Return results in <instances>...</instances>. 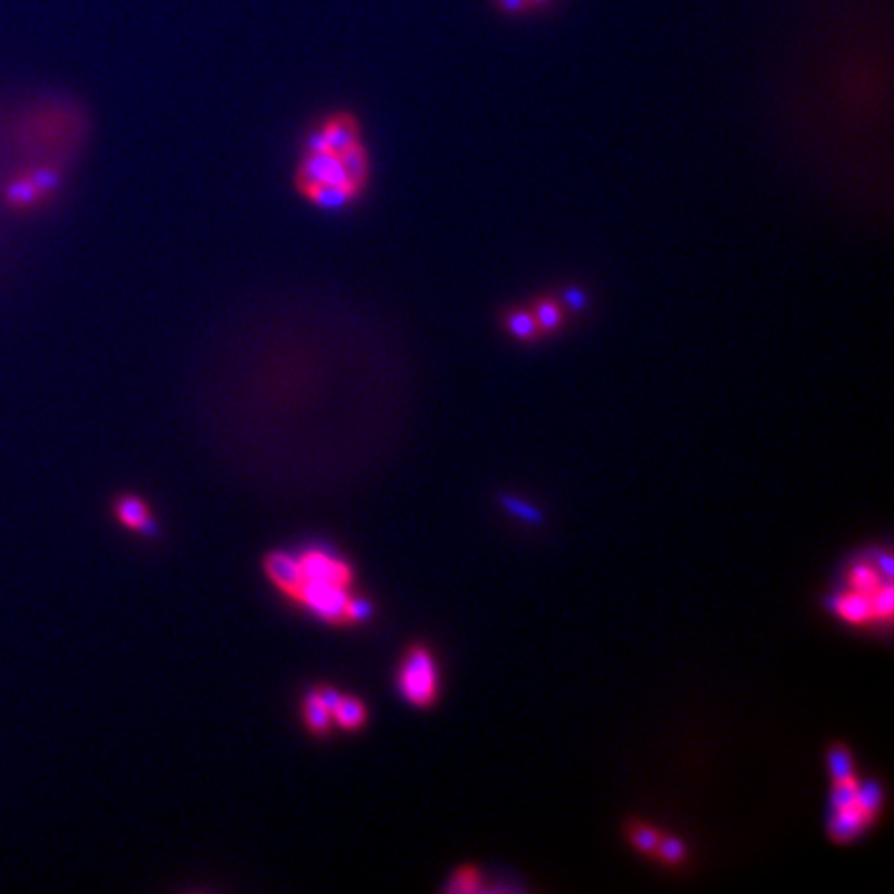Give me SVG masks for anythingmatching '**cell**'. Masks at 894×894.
I'll return each mask as SVG.
<instances>
[{
  "mask_svg": "<svg viewBox=\"0 0 894 894\" xmlns=\"http://www.w3.org/2000/svg\"><path fill=\"white\" fill-rule=\"evenodd\" d=\"M114 514L118 518V522L123 524L125 528L141 532L146 537H153L158 526L152 520V512L148 507V503L143 502L137 495H123L114 503Z\"/></svg>",
  "mask_w": 894,
  "mask_h": 894,
  "instance_id": "cell-6",
  "label": "cell"
},
{
  "mask_svg": "<svg viewBox=\"0 0 894 894\" xmlns=\"http://www.w3.org/2000/svg\"><path fill=\"white\" fill-rule=\"evenodd\" d=\"M530 311L539 324V328L546 333H557L566 328L567 324V309L562 303L559 294H543L539 299L532 301Z\"/></svg>",
  "mask_w": 894,
  "mask_h": 894,
  "instance_id": "cell-9",
  "label": "cell"
},
{
  "mask_svg": "<svg viewBox=\"0 0 894 894\" xmlns=\"http://www.w3.org/2000/svg\"><path fill=\"white\" fill-rule=\"evenodd\" d=\"M331 719L344 731H358L367 722V706L356 696H342L331 713Z\"/></svg>",
  "mask_w": 894,
  "mask_h": 894,
  "instance_id": "cell-14",
  "label": "cell"
},
{
  "mask_svg": "<svg viewBox=\"0 0 894 894\" xmlns=\"http://www.w3.org/2000/svg\"><path fill=\"white\" fill-rule=\"evenodd\" d=\"M546 0H528V4H543Z\"/></svg>",
  "mask_w": 894,
  "mask_h": 894,
  "instance_id": "cell-24",
  "label": "cell"
},
{
  "mask_svg": "<svg viewBox=\"0 0 894 894\" xmlns=\"http://www.w3.org/2000/svg\"><path fill=\"white\" fill-rule=\"evenodd\" d=\"M395 685L400 696L416 708H431L441 692V676L436 656L425 646L415 644L402 656Z\"/></svg>",
  "mask_w": 894,
  "mask_h": 894,
  "instance_id": "cell-3",
  "label": "cell"
},
{
  "mask_svg": "<svg viewBox=\"0 0 894 894\" xmlns=\"http://www.w3.org/2000/svg\"><path fill=\"white\" fill-rule=\"evenodd\" d=\"M653 859L658 861L663 868L677 870V868H681V866L688 861V847H685V843H683L681 839L671 836V834H663V839H660V843H658V847H656Z\"/></svg>",
  "mask_w": 894,
  "mask_h": 894,
  "instance_id": "cell-16",
  "label": "cell"
},
{
  "mask_svg": "<svg viewBox=\"0 0 894 894\" xmlns=\"http://www.w3.org/2000/svg\"><path fill=\"white\" fill-rule=\"evenodd\" d=\"M61 185V175L54 166H34L15 176L7 189L4 199L15 210H32L52 196Z\"/></svg>",
  "mask_w": 894,
  "mask_h": 894,
  "instance_id": "cell-4",
  "label": "cell"
},
{
  "mask_svg": "<svg viewBox=\"0 0 894 894\" xmlns=\"http://www.w3.org/2000/svg\"><path fill=\"white\" fill-rule=\"evenodd\" d=\"M340 164L344 168V175L349 176L350 182L356 185L358 189H365L367 176H369V155L363 146V141L347 148L344 152L338 153Z\"/></svg>",
  "mask_w": 894,
  "mask_h": 894,
  "instance_id": "cell-13",
  "label": "cell"
},
{
  "mask_svg": "<svg viewBox=\"0 0 894 894\" xmlns=\"http://www.w3.org/2000/svg\"><path fill=\"white\" fill-rule=\"evenodd\" d=\"M372 615V603H369L367 599L358 596V594H352L349 607H347V626H352V624H363V621H367Z\"/></svg>",
  "mask_w": 894,
  "mask_h": 894,
  "instance_id": "cell-19",
  "label": "cell"
},
{
  "mask_svg": "<svg viewBox=\"0 0 894 894\" xmlns=\"http://www.w3.org/2000/svg\"><path fill=\"white\" fill-rule=\"evenodd\" d=\"M482 889V873L475 866H459L456 872L450 876V884L445 886L448 893H479Z\"/></svg>",
  "mask_w": 894,
  "mask_h": 894,
  "instance_id": "cell-17",
  "label": "cell"
},
{
  "mask_svg": "<svg viewBox=\"0 0 894 894\" xmlns=\"http://www.w3.org/2000/svg\"><path fill=\"white\" fill-rule=\"evenodd\" d=\"M319 131L324 133L329 150L333 153L344 152L347 148L361 141V127L349 112H340L326 118L319 125Z\"/></svg>",
  "mask_w": 894,
  "mask_h": 894,
  "instance_id": "cell-7",
  "label": "cell"
},
{
  "mask_svg": "<svg viewBox=\"0 0 894 894\" xmlns=\"http://www.w3.org/2000/svg\"><path fill=\"white\" fill-rule=\"evenodd\" d=\"M884 807V791L873 779L861 781L857 795L849 804L832 807L829 816L830 841L839 845H851L859 841L866 832L876 827Z\"/></svg>",
  "mask_w": 894,
  "mask_h": 894,
  "instance_id": "cell-2",
  "label": "cell"
},
{
  "mask_svg": "<svg viewBox=\"0 0 894 894\" xmlns=\"http://www.w3.org/2000/svg\"><path fill=\"white\" fill-rule=\"evenodd\" d=\"M498 2H500L503 11H507V13H520L528 7V0H498Z\"/></svg>",
  "mask_w": 894,
  "mask_h": 894,
  "instance_id": "cell-23",
  "label": "cell"
},
{
  "mask_svg": "<svg viewBox=\"0 0 894 894\" xmlns=\"http://www.w3.org/2000/svg\"><path fill=\"white\" fill-rule=\"evenodd\" d=\"M624 832H626V841L630 843V847L635 853H640L644 857H651V859L655 857L656 847H658V843L665 834V832H660L656 827L644 822V820L628 822Z\"/></svg>",
  "mask_w": 894,
  "mask_h": 894,
  "instance_id": "cell-12",
  "label": "cell"
},
{
  "mask_svg": "<svg viewBox=\"0 0 894 894\" xmlns=\"http://www.w3.org/2000/svg\"><path fill=\"white\" fill-rule=\"evenodd\" d=\"M827 760H829L830 781L841 779V777H849L855 772V764H853L849 747H845L843 743L830 745Z\"/></svg>",
  "mask_w": 894,
  "mask_h": 894,
  "instance_id": "cell-18",
  "label": "cell"
},
{
  "mask_svg": "<svg viewBox=\"0 0 894 894\" xmlns=\"http://www.w3.org/2000/svg\"><path fill=\"white\" fill-rule=\"evenodd\" d=\"M265 574L288 599L294 594L299 584V564L297 555L286 551H274L265 557Z\"/></svg>",
  "mask_w": 894,
  "mask_h": 894,
  "instance_id": "cell-8",
  "label": "cell"
},
{
  "mask_svg": "<svg viewBox=\"0 0 894 894\" xmlns=\"http://www.w3.org/2000/svg\"><path fill=\"white\" fill-rule=\"evenodd\" d=\"M303 719H305L309 733H313L315 738L328 735L329 729H331V720H333L331 719V713L317 700L313 690L303 700Z\"/></svg>",
  "mask_w": 894,
  "mask_h": 894,
  "instance_id": "cell-15",
  "label": "cell"
},
{
  "mask_svg": "<svg viewBox=\"0 0 894 894\" xmlns=\"http://www.w3.org/2000/svg\"><path fill=\"white\" fill-rule=\"evenodd\" d=\"M299 584L290 596L297 605L331 626H347L354 571L328 546H309L297 555Z\"/></svg>",
  "mask_w": 894,
  "mask_h": 894,
  "instance_id": "cell-1",
  "label": "cell"
},
{
  "mask_svg": "<svg viewBox=\"0 0 894 894\" xmlns=\"http://www.w3.org/2000/svg\"><path fill=\"white\" fill-rule=\"evenodd\" d=\"M313 692H315L317 700L328 708L329 713H333V708L338 706V702L342 698V694H340L336 688H331V685H319V688H315Z\"/></svg>",
  "mask_w": 894,
  "mask_h": 894,
  "instance_id": "cell-22",
  "label": "cell"
},
{
  "mask_svg": "<svg viewBox=\"0 0 894 894\" xmlns=\"http://www.w3.org/2000/svg\"><path fill=\"white\" fill-rule=\"evenodd\" d=\"M299 193L309 199L311 203H315L317 207H324V210L347 207L354 199L361 197L356 191L347 189V187H338V185H315V187H306Z\"/></svg>",
  "mask_w": 894,
  "mask_h": 894,
  "instance_id": "cell-11",
  "label": "cell"
},
{
  "mask_svg": "<svg viewBox=\"0 0 894 894\" xmlns=\"http://www.w3.org/2000/svg\"><path fill=\"white\" fill-rule=\"evenodd\" d=\"M315 185H338L356 191L358 196L363 189L352 185L349 176L344 175V168L340 164L338 153H305L301 160V166L297 168V187L303 191L306 187Z\"/></svg>",
  "mask_w": 894,
  "mask_h": 894,
  "instance_id": "cell-5",
  "label": "cell"
},
{
  "mask_svg": "<svg viewBox=\"0 0 894 894\" xmlns=\"http://www.w3.org/2000/svg\"><path fill=\"white\" fill-rule=\"evenodd\" d=\"M559 299H562V303H564L567 311H574V313H580V311H584L587 305H589L587 292H584L582 288H576V286H567V288H564V290L559 292Z\"/></svg>",
  "mask_w": 894,
  "mask_h": 894,
  "instance_id": "cell-21",
  "label": "cell"
},
{
  "mask_svg": "<svg viewBox=\"0 0 894 894\" xmlns=\"http://www.w3.org/2000/svg\"><path fill=\"white\" fill-rule=\"evenodd\" d=\"M503 505H505V509H507L512 516L520 518L524 522H541V520H543V516H541L532 505L520 502V500H516V498H505Z\"/></svg>",
  "mask_w": 894,
  "mask_h": 894,
  "instance_id": "cell-20",
  "label": "cell"
},
{
  "mask_svg": "<svg viewBox=\"0 0 894 894\" xmlns=\"http://www.w3.org/2000/svg\"><path fill=\"white\" fill-rule=\"evenodd\" d=\"M502 324L505 331H507L512 338L520 340V342H530V344H532V342H537V340L543 336V331L539 328V324H537L530 306H514V309H507V311L503 313Z\"/></svg>",
  "mask_w": 894,
  "mask_h": 894,
  "instance_id": "cell-10",
  "label": "cell"
}]
</instances>
